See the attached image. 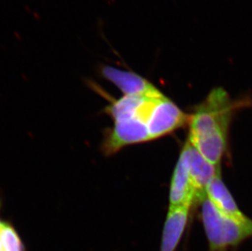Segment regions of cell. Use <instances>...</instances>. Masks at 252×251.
Returning <instances> with one entry per match:
<instances>
[{"label":"cell","instance_id":"obj_7","mask_svg":"<svg viewBox=\"0 0 252 251\" xmlns=\"http://www.w3.org/2000/svg\"><path fill=\"white\" fill-rule=\"evenodd\" d=\"M191 206L169 207L162 229L160 251H176L188 223Z\"/></svg>","mask_w":252,"mask_h":251},{"label":"cell","instance_id":"obj_9","mask_svg":"<svg viewBox=\"0 0 252 251\" xmlns=\"http://www.w3.org/2000/svg\"><path fill=\"white\" fill-rule=\"evenodd\" d=\"M0 251H27L24 242L14 226L1 219Z\"/></svg>","mask_w":252,"mask_h":251},{"label":"cell","instance_id":"obj_2","mask_svg":"<svg viewBox=\"0 0 252 251\" xmlns=\"http://www.w3.org/2000/svg\"><path fill=\"white\" fill-rule=\"evenodd\" d=\"M200 205L209 251H225L252 237V219L239 220L226 216L207 197Z\"/></svg>","mask_w":252,"mask_h":251},{"label":"cell","instance_id":"obj_3","mask_svg":"<svg viewBox=\"0 0 252 251\" xmlns=\"http://www.w3.org/2000/svg\"><path fill=\"white\" fill-rule=\"evenodd\" d=\"M189 118V115L165 95L156 98L148 116L147 126L151 140L168 135L188 124Z\"/></svg>","mask_w":252,"mask_h":251},{"label":"cell","instance_id":"obj_8","mask_svg":"<svg viewBox=\"0 0 252 251\" xmlns=\"http://www.w3.org/2000/svg\"><path fill=\"white\" fill-rule=\"evenodd\" d=\"M207 197L220 211L226 216L239 220L248 218L238 208L235 200L222 180L221 174L216 176L208 185Z\"/></svg>","mask_w":252,"mask_h":251},{"label":"cell","instance_id":"obj_1","mask_svg":"<svg viewBox=\"0 0 252 251\" xmlns=\"http://www.w3.org/2000/svg\"><path fill=\"white\" fill-rule=\"evenodd\" d=\"M235 102L223 88L212 89L189 118L188 140L203 157L220 166Z\"/></svg>","mask_w":252,"mask_h":251},{"label":"cell","instance_id":"obj_4","mask_svg":"<svg viewBox=\"0 0 252 251\" xmlns=\"http://www.w3.org/2000/svg\"><path fill=\"white\" fill-rule=\"evenodd\" d=\"M192 145L186 140L171 178L169 207L194 205V190L191 181L189 163Z\"/></svg>","mask_w":252,"mask_h":251},{"label":"cell","instance_id":"obj_5","mask_svg":"<svg viewBox=\"0 0 252 251\" xmlns=\"http://www.w3.org/2000/svg\"><path fill=\"white\" fill-rule=\"evenodd\" d=\"M100 74L116 86L124 95H144L148 97H161L164 95L150 81L131 70L103 65Z\"/></svg>","mask_w":252,"mask_h":251},{"label":"cell","instance_id":"obj_6","mask_svg":"<svg viewBox=\"0 0 252 251\" xmlns=\"http://www.w3.org/2000/svg\"><path fill=\"white\" fill-rule=\"evenodd\" d=\"M189 171L194 190V204H200L207 197L208 185L216 176L221 174L220 166H216L207 161L192 145Z\"/></svg>","mask_w":252,"mask_h":251}]
</instances>
